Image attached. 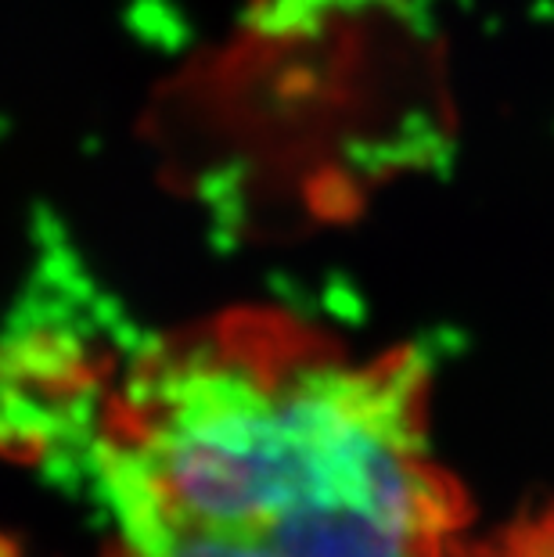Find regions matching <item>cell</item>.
<instances>
[{
  "mask_svg": "<svg viewBox=\"0 0 554 557\" xmlns=\"http://www.w3.org/2000/svg\"><path fill=\"white\" fill-rule=\"evenodd\" d=\"M432 360H353L274 306H234L84 352L33 338L0 363V449L69 479L101 557H493L429 457Z\"/></svg>",
  "mask_w": 554,
  "mask_h": 557,
  "instance_id": "1",
  "label": "cell"
},
{
  "mask_svg": "<svg viewBox=\"0 0 554 557\" xmlns=\"http://www.w3.org/2000/svg\"><path fill=\"white\" fill-rule=\"evenodd\" d=\"M490 547L493 557H554V500L518 511Z\"/></svg>",
  "mask_w": 554,
  "mask_h": 557,
  "instance_id": "2",
  "label": "cell"
},
{
  "mask_svg": "<svg viewBox=\"0 0 554 557\" xmlns=\"http://www.w3.org/2000/svg\"><path fill=\"white\" fill-rule=\"evenodd\" d=\"M0 557H15V554H11V547H8V543H0Z\"/></svg>",
  "mask_w": 554,
  "mask_h": 557,
  "instance_id": "3",
  "label": "cell"
}]
</instances>
